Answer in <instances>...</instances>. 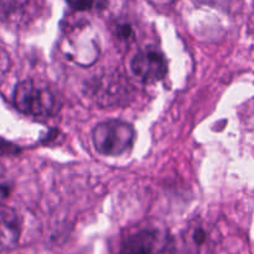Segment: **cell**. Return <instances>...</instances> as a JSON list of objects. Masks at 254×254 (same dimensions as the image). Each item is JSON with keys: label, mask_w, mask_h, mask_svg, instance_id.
Instances as JSON below:
<instances>
[{"label": "cell", "mask_w": 254, "mask_h": 254, "mask_svg": "<svg viewBox=\"0 0 254 254\" xmlns=\"http://www.w3.org/2000/svg\"><path fill=\"white\" fill-rule=\"evenodd\" d=\"M17 111L35 118H49L59 113L57 96L46 84L34 79H24L15 86L12 94Z\"/></svg>", "instance_id": "cell-1"}, {"label": "cell", "mask_w": 254, "mask_h": 254, "mask_svg": "<svg viewBox=\"0 0 254 254\" xmlns=\"http://www.w3.org/2000/svg\"><path fill=\"white\" fill-rule=\"evenodd\" d=\"M92 140L96 150L102 155L119 156L131 148L135 140V130L127 122L111 119L96 126Z\"/></svg>", "instance_id": "cell-2"}, {"label": "cell", "mask_w": 254, "mask_h": 254, "mask_svg": "<svg viewBox=\"0 0 254 254\" xmlns=\"http://www.w3.org/2000/svg\"><path fill=\"white\" fill-rule=\"evenodd\" d=\"M175 245L166 231L143 228L123 241L119 254H174Z\"/></svg>", "instance_id": "cell-3"}, {"label": "cell", "mask_w": 254, "mask_h": 254, "mask_svg": "<svg viewBox=\"0 0 254 254\" xmlns=\"http://www.w3.org/2000/svg\"><path fill=\"white\" fill-rule=\"evenodd\" d=\"M133 73L143 82H158L165 78L168 64L164 55L155 47H146L139 51L130 62Z\"/></svg>", "instance_id": "cell-4"}, {"label": "cell", "mask_w": 254, "mask_h": 254, "mask_svg": "<svg viewBox=\"0 0 254 254\" xmlns=\"http://www.w3.org/2000/svg\"><path fill=\"white\" fill-rule=\"evenodd\" d=\"M184 241L192 254H213L217 247V232L207 222L195 221L186 230Z\"/></svg>", "instance_id": "cell-5"}, {"label": "cell", "mask_w": 254, "mask_h": 254, "mask_svg": "<svg viewBox=\"0 0 254 254\" xmlns=\"http://www.w3.org/2000/svg\"><path fill=\"white\" fill-rule=\"evenodd\" d=\"M21 235V222L16 211L0 203V251L14 248Z\"/></svg>", "instance_id": "cell-6"}, {"label": "cell", "mask_w": 254, "mask_h": 254, "mask_svg": "<svg viewBox=\"0 0 254 254\" xmlns=\"http://www.w3.org/2000/svg\"><path fill=\"white\" fill-rule=\"evenodd\" d=\"M127 89L126 84L121 81V78H118L117 76L114 77H108V78H102L101 79V87H97L94 88L97 96H102V101L108 102L109 103H113L116 102L117 98H119L118 96H123L124 91Z\"/></svg>", "instance_id": "cell-7"}, {"label": "cell", "mask_w": 254, "mask_h": 254, "mask_svg": "<svg viewBox=\"0 0 254 254\" xmlns=\"http://www.w3.org/2000/svg\"><path fill=\"white\" fill-rule=\"evenodd\" d=\"M69 6L78 11H87V10L93 9L97 4V0H66Z\"/></svg>", "instance_id": "cell-8"}, {"label": "cell", "mask_w": 254, "mask_h": 254, "mask_svg": "<svg viewBox=\"0 0 254 254\" xmlns=\"http://www.w3.org/2000/svg\"><path fill=\"white\" fill-rule=\"evenodd\" d=\"M117 36H118L119 39L129 41L130 39H133L134 31H133V29H131L130 25H128V24L118 25V26H117Z\"/></svg>", "instance_id": "cell-9"}, {"label": "cell", "mask_w": 254, "mask_h": 254, "mask_svg": "<svg viewBox=\"0 0 254 254\" xmlns=\"http://www.w3.org/2000/svg\"><path fill=\"white\" fill-rule=\"evenodd\" d=\"M7 61V56H6V52L4 51L2 49H0V69H2L6 64Z\"/></svg>", "instance_id": "cell-10"}]
</instances>
